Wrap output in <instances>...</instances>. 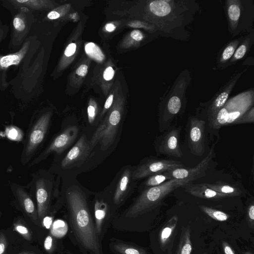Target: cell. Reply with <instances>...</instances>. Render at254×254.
<instances>
[{
	"label": "cell",
	"instance_id": "1",
	"mask_svg": "<svg viewBox=\"0 0 254 254\" xmlns=\"http://www.w3.org/2000/svg\"><path fill=\"white\" fill-rule=\"evenodd\" d=\"M67 200L70 221L73 232L81 245L91 254H102L86 200L76 189L67 191Z\"/></svg>",
	"mask_w": 254,
	"mask_h": 254
},
{
	"label": "cell",
	"instance_id": "2",
	"mask_svg": "<svg viewBox=\"0 0 254 254\" xmlns=\"http://www.w3.org/2000/svg\"><path fill=\"white\" fill-rule=\"evenodd\" d=\"M204 176L205 172L182 179H172L160 185L147 188L127 211L126 217L135 218L152 210L159 206L172 191Z\"/></svg>",
	"mask_w": 254,
	"mask_h": 254
},
{
	"label": "cell",
	"instance_id": "3",
	"mask_svg": "<svg viewBox=\"0 0 254 254\" xmlns=\"http://www.w3.org/2000/svg\"><path fill=\"white\" fill-rule=\"evenodd\" d=\"M254 102L253 92L240 94L227 101L209 123L210 126L219 129L233 123L249 110Z\"/></svg>",
	"mask_w": 254,
	"mask_h": 254
},
{
	"label": "cell",
	"instance_id": "4",
	"mask_svg": "<svg viewBox=\"0 0 254 254\" xmlns=\"http://www.w3.org/2000/svg\"><path fill=\"white\" fill-rule=\"evenodd\" d=\"M51 118V114L41 116L32 126L23 149L21 161L25 164L29 161L37 148L43 141L46 133Z\"/></svg>",
	"mask_w": 254,
	"mask_h": 254
},
{
	"label": "cell",
	"instance_id": "5",
	"mask_svg": "<svg viewBox=\"0 0 254 254\" xmlns=\"http://www.w3.org/2000/svg\"><path fill=\"white\" fill-rule=\"evenodd\" d=\"M184 167L185 165L181 162L175 160H152L139 166L133 171L131 177L132 179L137 180Z\"/></svg>",
	"mask_w": 254,
	"mask_h": 254
},
{
	"label": "cell",
	"instance_id": "6",
	"mask_svg": "<svg viewBox=\"0 0 254 254\" xmlns=\"http://www.w3.org/2000/svg\"><path fill=\"white\" fill-rule=\"evenodd\" d=\"M31 193L35 194L39 216L43 217L47 212L50 198L49 183L39 173L33 175L30 184Z\"/></svg>",
	"mask_w": 254,
	"mask_h": 254
},
{
	"label": "cell",
	"instance_id": "7",
	"mask_svg": "<svg viewBox=\"0 0 254 254\" xmlns=\"http://www.w3.org/2000/svg\"><path fill=\"white\" fill-rule=\"evenodd\" d=\"M78 131V128L76 126H70L65 128L53 140L42 153L33 161L31 165L39 162L53 152L57 153L63 152L75 139Z\"/></svg>",
	"mask_w": 254,
	"mask_h": 254
},
{
	"label": "cell",
	"instance_id": "8",
	"mask_svg": "<svg viewBox=\"0 0 254 254\" xmlns=\"http://www.w3.org/2000/svg\"><path fill=\"white\" fill-rule=\"evenodd\" d=\"M205 122L193 118L189 130L188 142L191 152L201 156L205 151Z\"/></svg>",
	"mask_w": 254,
	"mask_h": 254
},
{
	"label": "cell",
	"instance_id": "9",
	"mask_svg": "<svg viewBox=\"0 0 254 254\" xmlns=\"http://www.w3.org/2000/svg\"><path fill=\"white\" fill-rule=\"evenodd\" d=\"M181 129V127L173 128L163 135L158 146L159 153L176 157L182 156L179 145Z\"/></svg>",
	"mask_w": 254,
	"mask_h": 254
},
{
	"label": "cell",
	"instance_id": "10",
	"mask_svg": "<svg viewBox=\"0 0 254 254\" xmlns=\"http://www.w3.org/2000/svg\"><path fill=\"white\" fill-rule=\"evenodd\" d=\"M90 149L86 137L83 135L63 159L61 166L66 167L84 160L89 155Z\"/></svg>",
	"mask_w": 254,
	"mask_h": 254
},
{
	"label": "cell",
	"instance_id": "11",
	"mask_svg": "<svg viewBox=\"0 0 254 254\" xmlns=\"http://www.w3.org/2000/svg\"><path fill=\"white\" fill-rule=\"evenodd\" d=\"M213 150L212 148L207 156L195 167L189 169L177 168L167 171L172 179H185L199 173L205 172L213 157Z\"/></svg>",
	"mask_w": 254,
	"mask_h": 254
},
{
	"label": "cell",
	"instance_id": "12",
	"mask_svg": "<svg viewBox=\"0 0 254 254\" xmlns=\"http://www.w3.org/2000/svg\"><path fill=\"white\" fill-rule=\"evenodd\" d=\"M185 190L190 194L199 198L220 199L229 195L212 190L206 186L205 183L193 184L190 183L183 187Z\"/></svg>",
	"mask_w": 254,
	"mask_h": 254
},
{
	"label": "cell",
	"instance_id": "13",
	"mask_svg": "<svg viewBox=\"0 0 254 254\" xmlns=\"http://www.w3.org/2000/svg\"><path fill=\"white\" fill-rule=\"evenodd\" d=\"M178 221V216L174 215L161 229L159 235V240L162 250L165 251L171 246L175 237Z\"/></svg>",
	"mask_w": 254,
	"mask_h": 254
},
{
	"label": "cell",
	"instance_id": "14",
	"mask_svg": "<svg viewBox=\"0 0 254 254\" xmlns=\"http://www.w3.org/2000/svg\"><path fill=\"white\" fill-rule=\"evenodd\" d=\"M29 44V41H27L18 52L5 56L0 55V68L5 69L11 65L18 64L26 54Z\"/></svg>",
	"mask_w": 254,
	"mask_h": 254
},
{
	"label": "cell",
	"instance_id": "15",
	"mask_svg": "<svg viewBox=\"0 0 254 254\" xmlns=\"http://www.w3.org/2000/svg\"><path fill=\"white\" fill-rule=\"evenodd\" d=\"M235 82V81L233 82L223 91L219 93L212 103L207 112L209 123L211 122L218 111L223 107L227 102Z\"/></svg>",
	"mask_w": 254,
	"mask_h": 254
},
{
	"label": "cell",
	"instance_id": "16",
	"mask_svg": "<svg viewBox=\"0 0 254 254\" xmlns=\"http://www.w3.org/2000/svg\"><path fill=\"white\" fill-rule=\"evenodd\" d=\"M95 229L98 235L101 234L107 214V206L103 201L97 200L94 206Z\"/></svg>",
	"mask_w": 254,
	"mask_h": 254
},
{
	"label": "cell",
	"instance_id": "17",
	"mask_svg": "<svg viewBox=\"0 0 254 254\" xmlns=\"http://www.w3.org/2000/svg\"><path fill=\"white\" fill-rule=\"evenodd\" d=\"M171 0H154L149 4L150 11L156 16L165 17L171 14L173 9V4Z\"/></svg>",
	"mask_w": 254,
	"mask_h": 254
},
{
	"label": "cell",
	"instance_id": "18",
	"mask_svg": "<svg viewBox=\"0 0 254 254\" xmlns=\"http://www.w3.org/2000/svg\"><path fill=\"white\" fill-rule=\"evenodd\" d=\"M189 226L182 228L179 244L176 254H191L192 243Z\"/></svg>",
	"mask_w": 254,
	"mask_h": 254
},
{
	"label": "cell",
	"instance_id": "19",
	"mask_svg": "<svg viewBox=\"0 0 254 254\" xmlns=\"http://www.w3.org/2000/svg\"><path fill=\"white\" fill-rule=\"evenodd\" d=\"M130 177V171L126 170L122 175L117 185L114 195V201L115 203H120L124 198L127 189Z\"/></svg>",
	"mask_w": 254,
	"mask_h": 254
},
{
	"label": "cell",
	"instance_id": "20",
	"mask_svg": "<svg viewBox=\"0 0 254 254\" xmlns=\"http://www.w3.org/2000/svg\"><path fill=\"white\" fill-rule=\"evenodd\" d=\"M242 5L239 0L227 1V14L231 27L236 26L240 20Z\"/></svg>",
	"mask_w": 254,
	"mask_h": 254
},
{
	"label": "cell",
	"instance_id": "21",
	"mask_svg": "<svg viewBox=\"0 0 254 254\" xmlns=\"http://www.w3.org/2000/svg\"><path fill=\"white\" fill-rule=\"evenodd\" d=\"M20 8V11L15 15L12 22L13 32L16 36L24 34L28 29V21L25 14L28 8L24 7Z\"/></svg>",
	"mask_w": 254,
	"mask_h": 254
},
{
	"label": "cell",
	"instance_id": "22",
	"mask_svg": "<svg viewBox=\"0 0 254 254\" xmlns=\"http://www.w3.org/2000/svg\"><path fill=\"white\" fill-rule=\"evenodd\" d=\"M207 187L217 192L227 194L231 196L240 195L241 192L239 188L221 182L213 184L205 183Z\"/></svg>",
	"mask_w": 254,
	"mask_h": 254
},
{
	"label": "cell",
	"instance_id": "23",
	"mask_svg": "<svg viewBox=\"0 0 254 254\" xmlns=\"http://www.w3.org/2000/svg\"><path fill=\"white\" fill-rule=\"evenodd\" d=\"M114 248L120 254H149L141 248L125 243L116 244L114 245Z\"/></svg>",
	"mask_w": 254,
	"mask_h": 254
},
{
	"label": "cell",
	"instance_id": "24",
	"mask_svg": "<svg viewBox=\"0 0 254 254\" xmlns=\"http://www.w3.org/2000/svg\"><path fill=\"white\" fill-rule=\"evenodd\" d=\"M172 179L167 171L149 176L145 183V186L148 188L156 187Z\"/></svg>",
	"mask_w": 254,
	"mask_h": 254
},
{
	"label": "cell",
	"instance_id": "25",
	"mask_svg": "<svg viewBox=\"0 0 254 254\" xmlns=\"http://www.w3.org/2000/svg\"><path fill=\"white\" fill-rule=\"evenodd\" d=\"M199 208L212 219L219 221L228 220L230 216L222 211L216 210L204 205H199Z\"/></svg>",
	"mask_w": 254,
	"mask_h": 254
},
{
	"label": "cell",
	"instance_id": "26",
	"mask_svg": "<svg viewBox=\"0 0 254 254\" xmlns=\"http://www.w3.org/2000/svg\"><path fill=\"white\" fill-rule=\"evenodd\" d=\"M86 54L92 59L101 62L104 59V55L100 49L94 43H87L85 47Z\"/></svg>",
	"mask_w": 254,
	"mask_h": 254
},
{
	"label": "cell",
	"instance_id": "27",
	"mask_svg": "<svg viewBox=\"0 0 254 254\" xmlns=\"http://www.w3.org/2000/svg\"><path fill=\"white\" fill-rule=\"evenodd\" d=\"M239 43V40H236L232 42L225 47L220 57V62L221 63H224L227 62L233 57Z\"/></svg>",
	"mask_w": 254,
	"mask_h": 254
},
{
	"label": "cell",
	"instance_id": "28",
	"mask_svg": "<svg viewBox=\"0 0 254 254\" xmlns=\"http://www.w3.org/2000/svg\"><path fill=\"white\" fill-rule=\"evenodd\" d=\"M182 106L180 98L177 96H173L169 100L167 104V110L171 115H176L180 111Z\"/></svg>",
	"mask_w": 254,
	"mask_h": 254
},
{
	"label": "cell",
	"instance_id": "29",
	"mask_svg": "<svg viewBox=\"0 0 254 254\" xmlns=\"http://www.w3.org/2000/svg\"><path fill=\"white\" fill-rule=\"evenodd\" d=\"M67 231V226L64 221L61 220L56 221L53 225V233L57 237L64 236Z\"/></svg>",
	"mask_w": 254,
	"mask_h": 254
},
{
	"label": "cell",
	"instance_id": "30",
	"mask_svg": "<svg viewBox=\"0 0 254 254\" xmlns=\"http://www.w3.org/2000/svg\"><path fill=\"white\" fill-rule=\"evenodd\" d=\"M249 46V40H246L243 44L235 50L231 62H235L242 59L245 55Z\"/></svg>",
	"mask_w": 254,
	"mask_h": 254
},
{
	"label": "cell",
	"instance_id": "31",
	"mask_svg": "<svg viewBox=\"0 0 254 254\" xmlns=\"http://www.w3.org/2000/svg\"><path fill=\"white\" fill-rule=\"evenodd\" d=\"M254 121V107H252L240 118L237 120L233 124H239L249 123H253Z\"/></svg>",
	"mask_w": 254,
	"mask_h": 254
},
{
	"label": "cell",
	"instance_id": "32",
	"mask_svg": "<svg viewBox=\"0 0 254 254\" xmlns=\"http://www.w3.org/2000/svg\"><path fill=\"white\" fill-rule=\"evenodd\" d=\"M248 221L250 227L253 228L254 226V204L253 202L250 204L248 209Z\"/></svg>",
	"mask_w": 254,
	"mask_h": 254
},
{
	"label": "cell",
	"instance_id": "33",
	"mask_svg": "<svg viewBox=\"0 0 254 254\" xmlns=\"http://www.w3.org/2000/svg\"><path fill=\"white\" fill-rule=\"evenodd\" d=\"M88 118L89 122L92 124L94 121L96 115V108L94 105H90L87 108Z\"/></svg>",
	"mask_w": 254,
	"mask_h": 254
},
{
	"label": "cell",
	"instance_id": "34",
	"mask_svg": "<svg viewBox=\"0 0 254 254\" xmlns=\"http://www.w3.org/2000/svg\"><path fill=\"white\" fill-rule=\"evenodd\" d=\"M114 75V70L111 67H108L104 71L103 73V77L106 80H110L112 79Z\"/></svg>",
	"mask_w": 254,
	"mask_h": 254
},
{
	"label": "cell",
	"instance_id": "35",
	"mask_svg": "<svg viewBox=\"0 0 254 254\" xmlns=\"http://www.w3.org/2000/svg\"><path fill=\"white\" fill-rule=\"evenodd\" d=\"M76 45L74 43L69 44L64 51V54L67 57H70L73 55L76 50Z\"/></svg>",
	"mask_w": 254,
	"mask_h": 254
},
{
	"label": "cell",
	"instance_id": "36",
	"mask_svg": "<svg viewBox=\"0 0 254 254\" xmlns=\"http://www.w3.org/2000/svg\"><path fill=\"white\" fill-rule=\"evenodd\" d=\"M130 36L135 41H141L143 38L142 33L138 30H134L131 32Z\"/></svg>",
	"mask_w": 254,
	"mask_h": 254
},
{
	"label": "cell",
	"instance_id": "37",
	"mask_svg": "<svg viewBox=\"0 0 254 254\" xmlns=\"http://www.w3.org/2000/svg\"><path fill=\"white\" fill-rule=\"evenodd\" d=\"M18 135L19 131L15 128H10L7 131V136L11 139H16Z\"/></svg>",
	"mask_w": 254,
	"mask_h": 254
},
{
	"label": "cell",
	"instance_id": "38",
	"mask_svg": "<svg viewBox=\"0 0 254 254\" xmlns=\"http://www.w3.org/2000/svg\"><path fill=\"white\" fill-rule=\"evenodd\" d=\"M53 238L51 236H48L44 241V247L47 251H49L52 247Z\"/></svg>",
	"mask_w": 254,
	"mask_h": 254
},
{
	"label": "cell",
	"instance_id": "39",
	"mask_svg": "<svg viewBox=\"0 0 254 254\" xmlns=\"http://www.w3.org/2000/svg\"><path fill=\"white\" fill-rule=\"evenodd\" d=\"M222 247L225 254H235L231 247L226 242L222 243Z\"/></svg>",
	"mask_w": 254,
	"mask_h": 254
},
{
	"label": "cell",
	"instance_id": "40",
	"mask_svg": "<svg viewBox=\"0 0 254 254\" xmlns=\"http://www.w3.org/2000/svg\"><path fill=\"white\" fill-rule=\"evenodd\" d=\"M88 67L85 64H82L77 69L76 73L79 76H84L87 72Z\"/></svg>",
	"mask_w": 254,
	"mask_h": 254
},
{
	"label": "cell",
	"instance_id": "41",
	"mask_svg": "<svg viewBox=\"0 0 254 254\" xmlns=\"http://www.w3.org/2000/svg\"><path fill=\"white\" fill-rule=\"evenodd\" d=\"M60 14L59 13L55 10L50 12L47 15V17L50 19H56L60 17Z\"/></svg>",
	"mask_w": 254,
	"mask_h": 254
},
{
	"label": "cell",
	"instance_id": "42",
	"mask_svg": "<svg viewBox=\"0 0 254 254\" xmlns=\"http://www.w3.org/2000/svg\"><path fill=\"white\" fill-rule=\"evenodd\" d=\"M113 95H111L106 100L105 105H104V108L105 109H109L111 106L112 105V104L113 103Z\"/></svg>",
	"mask_w": 254,
	"mask_h": 254
},
{
	"label": "cell",
	"instance_id": "43",
	"mask_svg": "<svg viewBox=\"0 0 254 254\" xmlns=\"http://www.w3.org/2000/svg\"><path fill=\"white\" fill-rule=\"evenodd\" d=\"M52 223V218L50 217H46L44 218L43 223L47 228H49Z\"/></svg>",
	"mask_w": 254,
	"mask_h": 254
},
{
	"label": "cell",
	"instance_id": "44",
	"mask_svg": "<svg viewBox=\"0 0 254 254\" xmlns=\"http://www.w3.org/2000/svg\"><path fill=\"white\" fill-rule=\"evenodd\" d=\"M16 231L22 234H26L28 233V229L24 226L18 225L16 227Z\"/></svg>",
	"mask_w": 254,
	"mask_h": 254
},
{
	"label": "cell",
	"instance_id": "45",
	"mask_svg": "<svg viewBox=\"0 0 254 254\" xmlns=\"http://www.w3.org/2000/svg\"><path fill=\"white\" fill-rule=\"evenodd\" d=\"M105 28L107 31L112 32L115 29L116 26L112 23H108L106 25Z\"/></svg>",
	"mask_w": 254,
	"mask_h": 254
},
{
	"label": "cell",
	"instance_id": "46",
	"mask_svg": "<svg viewBox=\"0 0 254 254\" xmlns=\"http://www.w3.org/2000/svg\"><path fill=\"white\" fill-rule=\"evenodd\" d=\"M5 250V245L3 243H0V254H2Z\"/></svg>",
	"mask_w": 254,
	"mask_h": 254
},
{
	"label": "cell",
	"instance_id": "47",
	"mask_svg": "<svg viewBox=\"0 0 254 254\" xmlns=\"http://www.w3.org/2000/svg\"><path fill=\"white\" fill-rule=\"evenodd\" d=\"M2 35H3V32L2 30H0V41L2 39Z\"/></svg>",
	"mask_w": 254,
	"mask_h": 254
},
{
	"label": "cell",
	"instance_id": "48",
	"mask_svg": "<svg viewBox=\"0 0 254 254\" xmlns=\"http://www.w3.org/2000/svg\"><path fill=\"white\" fill-rule=\"evenodd\" d=\"M243 254H253L251 252H245Z\"/></svg>",
	"mask_w": 254,
	"mask_h": 254
},
{
	"label": "cell",
	"instance_id": "49",
	"mask_svg": "<svg viewBox=\"0 0 254 254\" xmlns=\"http://www.w3.org/2000/svg\"><path fill=\"white\" fill-rule=\"evenodd\" d=\"M28 254V253H21V254Z\"/></svg>",
	"mask_w": 254,
	"mask_h": 254
},
{
	"label": "cell",
	"instance_id": "50",
	"mask_svg": "<svg viewBox=\"0 0 254 254\" xmlns=\"http://www.w3.org/2000/svg\"><path fill=\"white\" fill-rule=\"evenodd\" d=\"M203 254H207L206 253H204Z\"/></svg>",
	"mask_w": 254,
	"mask_h": 254
},
{
	"label": "cell",
	"instance_id": "51",
	"mask_svg": "<svg viewBox=\"0 0 254 254\" xmlns=\"http://www.w3.org/2000/svg\"></svg>",
	"mask_w": 254,
	"mask_h": 254
}]
</instances>
